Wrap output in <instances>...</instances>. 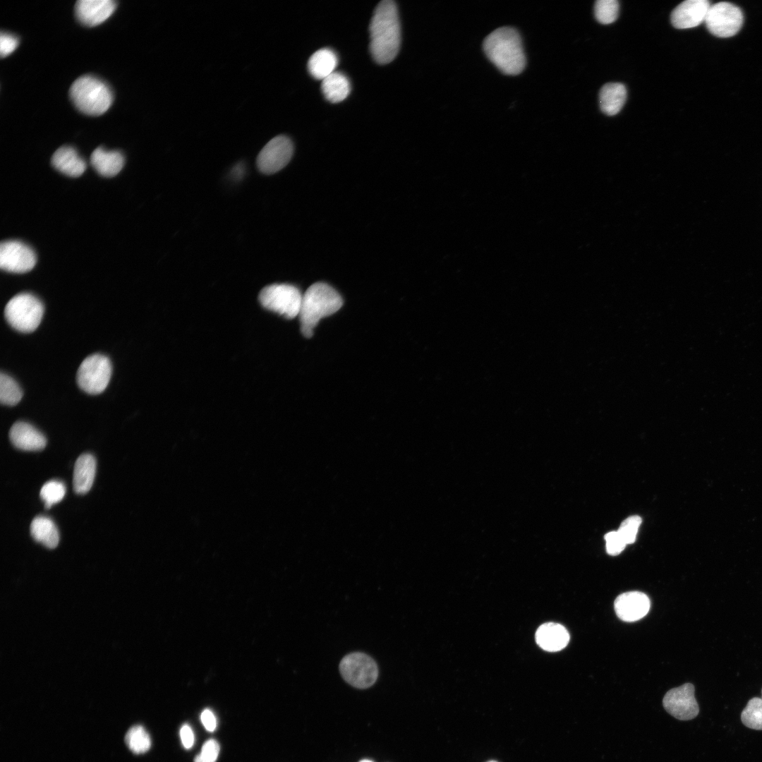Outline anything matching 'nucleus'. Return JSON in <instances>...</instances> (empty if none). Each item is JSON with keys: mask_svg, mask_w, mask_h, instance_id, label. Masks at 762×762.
Returning a JSON list of instances; mask_svg holds the SVG:
<instances>
[{"mask_svg": "<svg viewBox=\"0 0 762 762\" xmlns=\"http://www.w3.org/2000/svg\"><path fill=\"white\" fill-rule=\"evenodd\" d=\"M30 533L38 543L48 548H56L59 541L58 529L52 519L43 516L33 519L30 524Z\"/></svg>", "mask_w": 762, "mask_h": 762, "instance_id": "nucleus-24", "label": "nucleus"}, {"mask_svg": "<svg viewBox=\"0 0 762 762\" xmlns=\"http://www.w3.org/2000/svg\"><path fill=\"white\" fill-rule=\"evenodd\" d=\"M66 494L65 485L59 480H52L45 483L40 490V497L47 509L59 502Z\"/></svg>", "mask_w": 762, "mask_h": 762, "instance_id": "nucleus-28", "label": "nucleus"}, {"mask_svg": "<svg viewBox=\"0 0 762 762\" xmlns=\"http://www.w3.org/2000/svg\"><path fill=\"white\" fill-rule=\"evenodd\" d=\"M125 742L128 748L136 754L147 751L151 746V739L141 725L131 727L126 734Z\"/></svg>", "mask_w": 762, "mask_h": 762, "instance_id": "nucleus-26", "label": "nucleus"}, {"mask_svg": "<svg viewBox=\"0 0 762 762\" xmlns=\"http://www.w3.org/2000/svg\"><path fill=\"white\" fill-rule=\"evenodd\" d=\"M339 293L324 282L312 284L303 295L299 312L301 331L306 337H311L319 320L336 313L342 306Z\"/></svg>", "mask_w": 762, "mask_h": 762, "instance_id": "nucleus-3", "label": "nucleus"}, {"mask_svg": "<svg viewBox=\"0 0 762 762\" xmlns=\"http://www.w3.org/2000/svg\"><path fill=\"white\" fill-rule=\"evenodd\" d=\"M96 473V461L90 454H81L75 461L73 485L78 494L87 493L93 484Z\"/></svg>", "mask_w": 762, "mask_h": 762, "instance_id": "nucleus-20", "label": "nucleus"}, {"mask_svg": "<svg viewBox=\"0 0 762 762\" xmlns=\"http://www.w3.org/2000/svg\"><path fill=\"white\" fill-rule=\"evenodd\" d=\"M116 7V2L111 0H79L75 4V13L82 24L93 27L106 20Z\"/></svg>", "mask_w": 762, "mask_h": 762, "instance_id": "nucleus-15", "label": "nucleus"}, {"mask_svg": "<svg viewBox=\"0 0 762 762\" xmlns=\"http://www.w3.org/2000/svg\"><path fill=\"white\" fill-rule=\"evenodd\" d=\"M244 169H244L243 164H242L241 163L237 164L233 168V171H232L233 176L235 177V179H239V178H241L242 175H243Z\"/></svg>", "mask_w": 762, "mask_h": 762, "instance_id": "nucleus-36", "label": "nucleus"}, {"mask_svg": "<svg viewBox=\"0 0 762 762\" xmlns=\"http://www.w3.org/2000/svg\"><path fill=\"white\" fill-rule=\"evenodd\" d=\"M626 98L627 90L623 84L607 83L602 87L599 94L600 109L607 115H615L622 109Z\"/></svg>", "mask_w": 762, "mask_h": 762, "instance_id": "nucleus-21", "label": "nucleus"}, {"mask_svg": "<svg viewBox=\"0 0 762 762\" xmlns=\"http://www.w3.org/2000/svg\"><path fill=\"white\" fill-rule=\"evenodd\" d=\"M339 670L347 683L358 689L371 687L378 677L376 662L368 655L361 652L345 655L340 662Z\"/></svg>", "mask_w": 762, "mask_h": 762, "instance_id": "nucleus-8", "label": "nucleus"}, {"mask_svg": "<svg viewBox=\"0 0 762 762\" xmlns=\"http://www.w3.org/2000/svg\"><path fill=\"white\" fill-rule=\"evenodd\" d=\"M370 52L379 64L390 63L401 44V28L396 4L383 0L375 7L370 26Z\"/></svg>", "mask_w": 762, "mask_h": 762, "instance_id": "nucleus-1", "label": "nucleus"}, {"mask_svg": "<svg viewBox=\"0 0 762 762\" xmlns=\"http://www.w3.org/2000/svg\"><path fill=\"white\" fill-rule=\"evenodd\" d=\"M44 306L35 295L20 293L11 298L4 309L5 318L15 329L24 333L35 331L40 325Z\"/></svg>", "mask_w": 762, "mask_h": 762, "instance_id": "nucleus-5", "label": "nucleus"}, {"mask_svg": "<svg viewBox=\"0 0 762 762\" xmlns=\"http://www.w3.org/2000/svg\"><path fill=\"white\" fill-rule=\"evenodd\" d=\"M294 145L289 138L277 135L270 140L257 157V167L265 174H274L282 169L290 161Z\"/></svg>", "mask_w": 762, "mask_h": 762, "instance_id": "nucleus-10", "label": "nucleus"}, {"mask_svg": "<svg viewBox=\"0 0 762 762\" xmlns=\"http://www.w3.org/2000/svg\"><path fill=\"white\" fill-rule=\"evenodd\" d=\"M92 166L97 172L106 177L118 174L124 165V157L119 151L96 148L90 157Z\"/></svg>", "mask_w": 762, "mask_h": 762, "instance_id": "nucleus-19", "label": "nucleus"}, {"mask_svg": "<svg viewBox=\"0 0 762 762\" xmlns=\"http://www.w3.org/2000/svg\"><path fill=\"white\" fill-rule=\"evenodd\" d=\"M641 524V519L636 515L628 517L621 524L617 531L627 545L635 541Z\"/></svg>", "mask_w": 762, "mask_h": 762, "instance_id": "nucleus-30", "label": "nucleus"}, {"mask_svg": "<svg viewBox=\"0 0 762 762\" xmlns=\"http://www.w3.org/2000/svg\"><path fill=\"white\" fill-rule=\"evenodd\" d=\"M321 90L327 100L332 103L340 102L350 93V82L344 74L334 71L322 80Z\"/></svg>", "mask_w": 762, "mask_h": 762, "instance_id": "nucleus-23", "label": "nucleus"}, {"mask_svg": "<svg viewBox=\"0 0 762 762\" xmlns=\"http://www.w3.org/2000/svg\"><path fill=\"white\" fill-rule=\"evenodd\" d=\"M761 694H762V690H761ZM761 695H762V694H761Z\"/></svg>", "mask_w": 762, "mask_h": 762, "instance_id": "nucleus-39", "label": "nucleus"}, {"mask_svg": "<svg viewBox=\"0 0 762 762\" xmlns=\"http://www.w3.org/2000/svg\"><path fill=\"white\" fill-rule=\"evenodd\" d=\"M337 64L336 53L329 48H322L310 56L308 61V70L314 78L322 80L334 72Z\"/></svg>", "mask_w": 762, "mask_h": 762, "instance_id": "nucleus-22", "label": "nucleus"}, {"mask_svg": "<svg viewBox=\"0 0 762 762\" xmlns=\"http://www.w3.org/2000/svg\"><path fill=\"white\" fill-rule=\"evenodd\" d=\"M594 13L599 23H612L618 16L619 3L616 0H598L595 4Z\"/></svg>", "mask_w": 762, "mask_h": 762, "instance_id": "nucleus-29", "label": "nucleus"}, {"mask_svg": "<svg viewBox=\"0 0 762 762\" xmlns=\"http://www.w3.org/2000/svg\"><path fill=\"white\" fill-rule=\"evenodd\" d=\"M744 16L741 9L729 2L710 5L706 20L708 31L718 37H730L741 29Z\"/></svg>", "mask_w": 762, "mask_h": 762, "instance_id": "nucleus-9", "label": "nucleus"}, {"mask_svg": "<svg viewBox=\"0 0 762 762\" xmlns=\"http://www.w3.org/2000/svg\"><path fill=\"white\" fill-rule=\"evenodd\" d=\"M303 295L298 289L288 284H274L264 287L259 294V301L266 309L287 318L299 315Z\"/></svg>", "mask_w": 762, "mask_h": 762, "instance_id": "nucleus-6", "label": "nucleus"}, {"mask_svg": "<svg viewBox=\"0 0 762 762\" xmlns=\"http://www.w3.org/2000/svg\"><path fill=\"white\" fill-rule=\"evenodd\" d=\"M52 166L61 173L78 177L86 169V163L72 147L62 146L57 149L52 157Z\"/></svg>", "mask_w": 762, "mask_h": 762, "instance_id": "nucleus-18", "label": "nucleus"}, {"mask_svg": "<svg viewBox=\"0 0 762 762\" xmlns=\"http://www.w3.org/2000/svg\"><path fill=\"white\" fill-rule=\"evenodd\" d=\"M359 762H373V761H370V760H368V759H364V760H362V761H361Z\"/></svg>", "mask_w": 762, "mask_h": 762, "instance_id": "nucleus-37", "label": "nucleus"}, {"mask_svg": "<svg viewBox=\"0 0 762 762\" xmlns=\"http://www.w3.org/2000/svg\"><path fill=\"white\" fill-rule=\"evenodd\" d=\"M180 737L183 746L189 749L194 743V734L191 727L188 724H184L180 730Z\"/></svg>", "mask_w": 762, "mask_h": 762, "instance_id": "nucleus-34", "label": "nucleus"}, {"mask_svg": "<svg viewBox=\"0 0 762 762\" xmlns=\"http://www.w3.org/2000/svg\"><path fill=\"white\" fill-rule=\"evenodd\" d=\"M112 366L105 355L94 353L80 363L76 375L79 387L90 394L102 393L111 379Z\"/></svg>", "mask_w": 762, "mask_h": 762, "instance_id": "nucleus-7", "label": "nucleus"}, {"mask_svg": "<svg viewBox=\"0 0 762 762\" xmlns=\"http://www.w3.org/2000/svg\"><path fill=\"white\" fill-rule=\"evenodd\" d=\"M488 762H497V761H489Z\"/></svg>", "mask_w": 762, "mask_h": 762, "instance_id": "nucleus-38", "label": "nucleus"}, {"mask_svg": "<svg viewBox=\"0 0 762 762\" xmlns=\"http://www.w3.org/2000/svg\"><path fill=\"white\" fill-rule=\"evenodd\" d=\"M200 719L202 725L207 731L213 732L216 729V717L210 709H205L202 712Z\"/></svg>", "mask_w": 762, "mask_h": 762, "instance_id": "nucleus-35", "label": "nucleus"}, {"mask_svg": "<svg viewBox=\"0 0 762 762\" xmlns=\"http://www.w3.org/2000/svg\"><path fill=\"white\" fill-rule=\"evenodd\" d=\"M605 539L607 552L610 555L619 554L627 545L617 531L609 532L605 536Z\"/></svg>", "mask_w": 762, "mask_h": 762, "instance_id": "nucleus-32", "label": "nucleus"}, {"mask_svg": "<svg viewBox=\"0 0 762 762\" xmlns=\"http://www.w3.org/2000/svg\"><path fill=\"white\" fill-rule=\"evenodd\" d=\"M23 391L18 383L6 373L0 375V401L7 406H15L22 399Z\"/></svg>", "mask_w": 762, "mask_h": 762, "instance_id": "nucleus-25", "label": "nucleus"}, {"mask_svg": "<svg viewBox=\"0 0 762 762\" xmlns=\"http://www.w3.org/2000/svg\"><path fill=\"white\" fill-rule=\"evenodd\" d=\"M9 438L18 449L25 451H38L47 444L44 435L31 424L17 421L11 428Z\"/></svg>", "mask_w": 762, "mask_h": 762, "instance_id": "nucleus-16", "label": "nucleus"}, {"mask_svg": "<svg viewBox=\"0 0 762 762\" xmlns=\"http://www.w3.org/2000/svg\"><path fill=\"white\" fill-rule=\"evenodd\" d=\"M743 724L751 729L762 730V698H751L741 714Z\"/></svg>", "mask_w": 762, "mask_h": 762, "instance_id": "nucleus-27", "label": "nucleus"}, {"mask_svg": "<svg viewBox=\"0 0 762 762\" xmlns=\"http://www.w3.org/2000/svg\"><path fill=\"white\" fill-rule=\"evenodd\" d=\"M710 4L707 0H687L671 13V23L678 29L692 28L705 22Z\"/></svg>", "mask_w": 762, "mask_h": 762, "instance_id": "nucleus-13", "label": "nucleus"}, {"mask_svg": "<svg viewBox=\"0 0 762 762\" xmlns=\"http://www.w3.org/2000/svg\"><path fill=\"white\" fill-rule=\"evenodd\" d=\"M219 753V745L214 739L206 741L200 754L194 758V762H215Z\"/></svg>", "mask_w": 762, "mask_h": 762, "instance_id": "nucleus-31", "label": "nucleus"}, {"mask_svg": "<svg viewBox=\"0 0 762 762\" xmlns=\"http://www.w3.org/2000/svg\"><path fill=\"white\" fill-rule=\"evenodd\" d=\"M650 600L643 593L630 591L617 597L615 610L619 619L634 622L643 618L649 611Z\"/></svg>", "mask_w": 762, "mask_h": 762, "instance_id": "nucleus-14", "label": "nucleus"}, {"mask_svg": "<svg viewBox=\"0 0 762 762\" xmlns=\"http://www.w3.org/2000/svg\"><path fill=\"white\" fill-rule=\"evenodd\" d=\"M18 40L16 37L1 32L0 37V54L1 56L5 57L11 54L18 47Z\"/></svg>", "mask_w": 762, "mask_h": 762, "instance_id": "nucleus-33", "label": "nucleus"}, {"mask_svg": "<svg viewBox=\"0 0 762 762\" xmlns=\"http://www.w3.org/2000/svg\"><path fill=\"white\" fill-rule=\"evenodd\" d=\"M483 50L489 60L503 73L515 75L526 66L521 36L512 27H501L484 40Z\"/></svg>", "mask_w": 762, "mask_h": 762, "instance_id": "nucleus-2", "label": "nucleus"}, {"mask_svg": "<svg viewBox=\"0 0 762 762\" xmlns=\"http://www.w3.org/2000/svg\"><path fill=\"white\" fill-rule=\"evenodd\" d=\"M69 95L75 107L90 116L104 114L113 102V94L108 85L90 75L77 78L70 87Z\"/></svg>", "mask_w": 762, "mask_h": 762, "instance_id": "nucleus-4", "label": "nucleus"}, {"mask_svg": "<svg viewBox=\"0 0 762 762\" xmlns=\"http://www.w3.org/2000/svg\"><path fill=\"white\" fill-rule=\"evenodd\" d=\"M36 255L25 243L17 241H3L0 246V267L12 273H25L35 265Z\"/></svg>", "mask_w": 762, "mask_h": 762, "instance_id": "nucleus-11", "label": "nucleus"}, {"mask_svg": "<svg viewBox=\"0 0 762 762\" xmlns=\"http://www.w3.org/2000/svg\"><path fill=\"white\" fill-rule=\"evenodd\" d=\"M694 691V687L691 683L669 690L663 700L666 711L681 720H689L696 717L699 708Z\"/></svg>", "mask_w": 762, "mask_h": 762, "instance_id": "nucleus-12", "label": "nucleus"}, {"mask_svg": "<svg viewBox=\"0 0 762 762\" xmlns=\"http://www.w3.org/2000/svg\"><path fill=\"white\" fill-rule=\"evenodd\" d=\"M536 641L542 649L556 652L566 647L569 641V634L562 625L548 622L538 627L536 632Z\"/></svg>", "mask_w": 762, "mask_h": 762, "instance_id": "nucleus-17", "label": "nucleus"}]
</instances>
